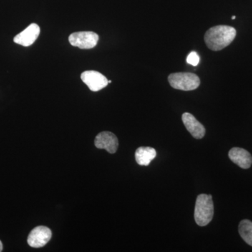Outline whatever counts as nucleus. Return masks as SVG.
I'll return each mask as SVG.
<instances>
[{"label":"nucleus","instance_id":"obj_1","mask_svg":"<svg viewBox=\"0 0 252 252\" xmlns=\"http://www.w3.org/2000/svg\"><path fill=\"white\" fill-rule=\"evenodd\" d=\"M236 34V30L231 26H215L210 28L205 33V44L212 51H220L233 42Z\"/></svg>","mask_w":252,"mask_h":252},{"label":"nucleus","instance_id":"obj_2","mask_svg":"<svg viewBox=\"0 0 252 252\" xmlns=\"http://www.w3.org/2000/svg\"><path fill=\"white\" fill-rule=\"evenodd\" d=\"M214 216V203L212 195L200 194L195 202L194 218L197 224L205 226L211 222Z\"/></svg>","mask_w":252,"mask_h":252},{"label":"nucleus","instance_id":"obj_3","mask_svg":"<svg viewBox=\"0 0 252 252\" xmlns=\"http://www.w3.org/2000/svg\"><path fill=\"white\" fill-rule=\"evenodd\" d=\"M168 81L173 89L185 91L195 90L200 84V78L189 72L173 73L169 75Z\"/></svg>","mask_w":252,"mask_h":252},{"label":"nucleus","instance_id":"obj_4","mask_svg":"<svg viewBox=\"0 0 252 252\" xmlns=\"http://www.w3.org/2000/svg\"><path fill=\"white\" fill-rule=\"evenodd\" d=\"M99 36L94 32H78L70 34L69 41L71 45L81 49H91L97 45Z\"/></svg>","mask_w":252,"mask_h":252},{"label":"nucleus","instance_id":"obj_5","mask_svg":"<svg viewBox=\"0 0 252 252\" xmlns=\"http://www.w3.org/2000/svg\"><path fill=\"white\" fill-rule=\"evenodd\" d=\"M51 236L52 233L50 228L44 225H39L32 230L28 235V243L32 248H42L49 243Z\"/></svg>","mask_w":252,"mask_h":252},{"label":"nucleus","instance_id":"obj_6","mask_svg":"<svg viewBox=\"0 0 252 252\" xmlns=\"http://www.w3.org/2000/svg\"><path fill=\"white\" fill-rule=\"evenodd\" d=\"M81 80L87 85L89 89L94 92L102 90L108 85L107 78L97 71H86L81 74Z\"/></svg>","mask_w":252,"mask_h":252},{"label":"nucleus","instance_id":"obj_7","mask_svg":"<svg viewBox=\"0 0 252 252\" xmlns=\"http://www.w3.org/2000/svg\"><path fill=\"white\" fill-rule=\"evenodd\" d=\"M94 145L97 148L105 149L109 153L117 152L119 147V140L117 136L109 131H104L96 136Z\"/></svg>","mask_w":252,"mask_h":252},{"label":"nucleus","instance_id":"obj_8","mask_svg":"<svg viewBox=\"0 0 252 252\" xmlns=\"http://www.w3.org/2000/svg\"><path fill=\"white\" fill-rule=\"evenodd\" d=\"M40 34V28L36 23H32L27 28L15 36L16 44L23 46H30L34 44Z\"/></svg>","mask_w":252,"mask_h":252},{"label":"nucleus","instance_id":"obj_9","mask_svg":"<svg viewBox=\"0 0 252 252\" xmlns=\"http://www.w3.org/2000/svg\"><path fill=\"white\" fill-rule=\"evenodd\" d=\"M182 122L190 135L195 139H202L205 135V127L190 113H184Z\"/></svg>","mask_w":252,"mask_h":252},{"label":"nucleus","instance_id":"obj_10","mask_svg":"<svg viewBox=\"0 0 252 252\" xmlns=\"http://www.w3.org/2000/svg\"><path fill=\"white\" fill-rule=\"evenodd\" d=\"M230 160L243 169H248L252 164V157L245 149L234 147L228 153Z\"/></svg>","mask_w":252,"mask_h":252},{"label":"nucleus","instance_id":"obj_11","mask_svg":"<svg viewBox=\"0 0 252 252\" xmlns=\"http://www.w3.org/2000/svg\"><path fill=\"white\" fill-rule=\"evenodd\" d=\"M157 157L155 149L149 147H141L136 150L135 160L140 165L147 166Z\"/></svg>","mask_w":252,"mask_h":252},{"label":"nucleus","instance_id":"obj_12","mask_svg":"<svg viewBox=\"0 0 252 252\" xmlns=\"http://www.w3.org/2000/svg\"><path fill=\"white\" fill-rule=\"evenodd\" d=\"M238 230L244 241L252 247V221L248 220H241Z\"/></svg>","mask_w":252,"mask_h":252},{"label":"nucleus","instance_id":"obj_13","mask_svg":"<svg viewBox=\"0 0 252 252\" xmlns=\"http://www.w3.org/2000/svg\"><path fill=\"white\" fill-rule=\"evenodd\" d=\"M187 62L193 66H197L200 62V57L196 52H190L187 57Z\"/></svg>","mask_w":252,"mask_h":252},{"label":"nucleus","instance_id":"obj_14","mask_svg":"<svg viewBox=\"0 0 252 252\" xmlns=\"http://www.w3.org/2000/svg\"><path fill=\"white\" fill-rule=\"evenodd\" d=\"M2 250H3L2 243H1V240H0V252L2 251Z\"/></svg>","mask_w":252,"mask_h":252},{"label":"nucleus","instance_id":"obj_15","mask_svg":"<svg viewBox=\"0 0 252 252\" xmlns=\"http://www.w3.org/2000/svg\"><path fill=\"white\" fill-rule=\"evenodd\" d=\"M235 18H236V16H233V17H232V19L234 20L235 19Z\"/></svg>","mask_w":252,"mask_h":252}]
</instances>
